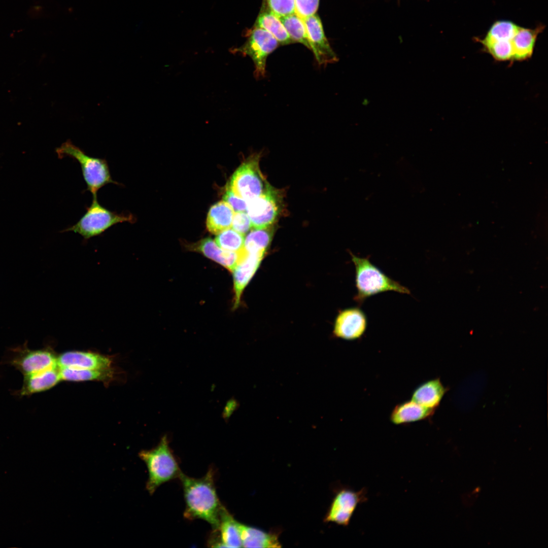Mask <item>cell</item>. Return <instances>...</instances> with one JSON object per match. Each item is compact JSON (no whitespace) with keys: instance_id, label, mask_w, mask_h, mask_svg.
I'll use <instances>...</instances> for the list:
<instances>
[{"instance_id":"d6a6232c","label":"cell","mask_w":548,"mask_h":548,"mask_svg":"<svg viewBox=\"0 0 548 548\" xmlns=\"http://www.w3.org/2000/svg\"><path fill=\"white\" fill-rule=\"evenodd\" d=\"M223 200L229 204L234 212H244L247 210L248 202L236 195L227 187L223 196Z\"/></svg>"},{"instance_id":"f1b7e54d","label":"cell","mask_w":548,"mask_h":548,"mask_svg":"<svg viewBox=\"0 0 548 548\" xmlns=\"http://www.w3.org/2000/svg\"><path fill=\"white\" fill-rule=\"evenodd\" d=\"M215 241L222 249L237 252L243 248L245 238L244 235L229 228L218 234Z\"/></svg>"},{"instance_id":"1f68e13d","label":"cell","mask_w":548,"mask_h":548,"mask_svg":"<svg viewBox=\"0 0 548 548\" xmlns=\"http://www.w3.org/2000/svg\"><path fill=\"white\" fill-rule=\"evenodd\" d=\"M231 227L233 230L244 235L252 228L248 214L244 212L234 214Z\"/></svg>"},{"instance_id":"9c48e42d","label":"cell","mask_w":548,"mask_h":548,"mask_svg":"<svg viewBox=\"0 0 548 548\" xmlns=\"http://www.w3.org/2000/svg\"><path fill=\"white\" fill-rule=\"evenodd\" d=\"M366 493L365 488L358 491L346 487L337 490L325 516L324 522L348 526L358 505L367 500Z\"/></svg>"},{"instance_id":"52a82bcc","label":"cell","mask_w":548,"mask_h":548,"mask_svg":"<svg viewBox=\"0 0 548 548\" xmlns=\"http://www.w3.org/2000/svg\"><path fill=\"white\" fill-rule=\"evenodd\" d=\"M276 39L266 30L253 26L247 33V39L241 46L234 49V52L250 57L254 66L256 78L264 77L266 60L279 46Z\"/></svg>"},{"instance_id":"277c9868","label":"cell","mask_w":548,"mask_h":548,"mask_svg":"<svg viewBox=\"0 0 548 548\" xmlns=\"http://www.w3.org/2000/svg\"><path fill=\"white\" fill-rule=\"evenodd\" d=\"M56 152L60 159L69 157L79 162L87 186L85 190L89 191L93 197H97L98 191L108 184L122 185L112 179L106 159L88 155L70 140L63 143Z\"/></svg>"},{"instance_id":"4fadbf2b","label":"cell","mask_w":548,"mask_h":548,"mask_svg":"<svg viewBox=\"0 0 548 548\" xmlns=\"http://www.w3.org/2000/svg\"><path fill=\"white\" fill-rule=\"evenodd\" d=\"M265 252L250 253L243 248L239 260L233 270L234 299L233 308L239 305L242 294L259 268Z\"/></svg>"},{"instance_id":"ba28073f","label":"cell","mask_w":548,"mask_h":548,"mask_svg":"<svg viewBox=\"0 0 548 548\" xmlns=\"http://www.w3.org/2000/svg\"><path fill=\"white\" fill-rule=\"evenodd\" d=\"M10 351L6 363L18 370L23 376L57 367V357L48 349L31 350L24 344Z\"/></svg>"},{"instance_id":"ac0fdd59","label":"cell","mask_w":548,"mask_h":548,"mask_svg":"<svg viewBox=\"0 0 548 548\" xmlns=\"http://www.w3.org/2000/svg\"><path fill=\"white\" fill-rule=\"evenodd\" d=\"M213 531L221 547H242L238 522L234 519L223 505L220 511L218 529Z\"/></svg>"},{"instance_id":"9a60e30c","label":"cell","mask_w":548,"mask_h":548,"mask_svg":"<svg viewBox=\"0 0 548 548\" xmlns=\"http://www.w3.org/2000/svg\"><path fill=\"white\" fill-rule=\"evenodd\" d=\"M189 248L191 250L202 253L232 272L237 264L241 256V250L233 252L223 250L209 237L191 245Z\"/></svg>"},{"instance_id":"3957f363","label":"cell","mask_w":548,"mask_h":548,"mask_svg":"<svg viewBox=\"0 0 548 548\" xmlns=\"http://www.w3.org/2000/svg\"><path fill=\"white\" fill-rule=\"evenodd\" d=\"M169 442L167 436L165 435L155 448L142 451L139 454L148 469L146 489L150 494L162 484L179 478L182 473Z\"/></svg>"},{"instance_id":"d4e9b609","label":"cell","mask_w":548,"mask_h":548,"mask_svg":"<svg viewBox=\"0 0 548 548\" xmlns=\"http://www.w3.org/2000/svg\"><path fill=\"white\" fill-rule=\"evenodd\" d=\"M280 19L292 40L302 44L311 50L303 20L295 12L280 17Z\"/></svg>"},{"instance_id":"4316f807","label":"cell","mask_w":548,"mask_h":548,"mask_svg":"<svg viewBox=\"0 0 548 548\" xmlns=\"http://www.w3.org/2000/svg\"><path fill=\"white\" fill-rule=\"evenodd\" d=\"M520 27L508 21L495 22L488 31L485 41H511Z\"/></svg>"},{"instance_id":"5b68a950","label":"cell","mask_w":548,"mask_h":548,"mask_svg":"<svg viewBox=\"0 0 548 548\" xmlns=\"http://www.w3.org/2000/svg\"><path fill=\"white\" fill-rule=\"evenodd\" d=\"M86 210L85 213L76 223L61 232L72 231L87 240L101 235L117 224L123 222L133 224L136 220L135 217L129 212L119 213L103 207L98 202L97 197H93L90 206L86 207Z\"/></svg>"},{"instance_id":"603a6c76","label":"cell","mask_w":548,"mask_h":548,"mask_svg":"<svg viewBox=\"0 0 548 548\" xmlns=\"http://www.w3.org/2000/svg\"><path fill=\"white\" fill-rule=\"evenodd\" d=\"M542 28L534 29L520 27L511 40L513 49L512 61H524L533 54L536 38Z\"/></svg>"},{"instance_id":"7402d4cb","label":"cell","mask_w":548,"mask_h":548,"mask_svg":"<svg viewBox=\"0 0 548 548\" xmlns=\"http://www.w3.org/2000/svg\"><path fill=\"white\" fill-rule=\"evenodd\" d=\"M234 211L224 200L220 201L210 209L207 218V227L211 233L218 234L230 228Z\"/></svg>"},{"instance_id":"4dcf8cb0","label":"cell","mask_w":548,"mask_h":548,"mask_svg":"<svg viewBox=\"0 0 548 548\" xmlns=\"http://www.w3.org/2000/svg\"><path fill=\"white\" fill-rule=\"evenodd\" d=\"M320 0H295V13L302 19L316 14Z\"/></svg>"},{"instance_id":"d6986e66","label":"cell","mask_w":548,"mask_h":548,"mask_svg":"<svg viewBox=\"0 0 548 548\" xmlns=\"http://www.w3.org/2000/svg\"><path fill=\"white\" fill-rule=\"evenodd\" d=\"M18 394L28 396L49 390L61 380L58 367L40 373L25 375Z\"/></svg>"},{"instance_id":"7c38bea8","label":"cell","mask_w":548,"mask_h":548,"mask_svg":"<svg viewBox=\"0 0 548 548\" xmlns=\"http://www.w3.org/2000/svg\"><path fill=\"white\" fill-rule=\"evenodd\" d=\"M303 20L311 50L318 63L326 65L337 61V56L330 46L325 35L322 23L319 16L315 14Z\"/></svg>"},{"instance_id":"7a4b0ae2","label":"cell","mask_w":548,"mask_h":548,"mask_svg":"<svg viewBox=\"0 0 548 548\" xmlns=\"http://www.w3.org/2000/svg\"><path fill=\"white\" fill-rule=\"evenodd\" d=\"M355 267V285L357 290L354 300L361 305L368 297L389 291L410 294V290L389 278L372 264L367 257H359L350 252Z\"/></svg>"},{"instance_id":"cb8c5ba5","label":"cell","mask_w":548,"mask_h":548,"mask_svg":"<svg viewBox=\"0 0 548 548\" xmlns=\"http://www.w3.org/2000/svg\"><path fill=\"white\" fill-rule=\"evenodd\" d=\"M273 230L270 226L266 228L254 229L245 239L244 248L248 252H266L270 244Z\"/></svg>"},{"instance_id":"8fae6325","label":"cell","mask_w":548,"mask_h":548,"mask_svg":"<svg viewBox=\"0 0 548 548\" xmlns=\"http://www.w3.org/2000/svg\"><path fill=\"white\" fill-rule=\"evenodd\" d=\"M367 327V318L359 307H353L341 311L334 323V335L347 340L361 338Z\"/></svg>"},{"instance_id":"836d02e7","label":"cell","mask_w":548,"mask_h":548,"mask_svg":"<svg viewBox=\"0 0 548 548\" xmlns=\"http://www.w3.org/2000/svg\"><path fill=\"white\" fill-rule=\"evenodd\" d=\"M237 402L233 400H231L227 403L223 412L224 418L229 417L236 408Z\"/></svg>"},{"instance_id":"ffe728a7","label":"cell","mask_w":548,"mask_h":548,"mask_svg":"<svg viewBox=\"0 0 548 548\" xmlns=\"http://www.w3.org/2000/svg\"><path fill=\"white\" fill-rule=\"evenodd\" d=\"M254 26L261 28L268 31L276 39L280 45H286L294 43L280 17L263 4Z\"/></svg>"},{"instance_id":"8992f818","label":"cell","mask_w":548,"mask_h":548,"mask_svg":"<svg viewBox=\"0 0 548 548\" xmlns=\"http://www.w3.org/2000/svg\"><path fill=\"white\" fill-rule=\"evenodd\" d=\"M259 154L250 156L233 174L226 187L247 202L260 196L269 184L259 168Z\"/></svg>"},{"instance_id":"5bb4252c","label":"cell","mask_w":548,"mask_h":548,"mask_svg":"<svg viewBox=\"0 0 548 548\" xmlns=\"http://www.w3.org/2000/svg\"><path fill=\"white\" fill-rule=\"evenodd\" d=\"M58 368H74L94 370L109 369L111 361L101 355L90 352L71 351L57 358Z\"/></svg>"},{"instance_id":"f546056e","label":"cell","mask_w":548,"mask_h":548,"mask_svg":"<svg viewBox=\"0 0 548 548\" xmlns=\"http://www.w3.org/2000/svg\"><path fill=\"white\" fill-rule=\"evenodd\" d=\"M263 4L279 17L295 12V0H263Z\"/></svg>"},{"instance_id":"30bf717a","label":"cell","mask_w":548,"mask_h":548,"mask_svg":"<svg viewBox=\"0 0 548 548\" xmlns=\"http://www.w3.org/2000/svg\"><path fill=\"white\" fill-rule=\"evenodd\" d=\"M280 197L269 185L259 196L248 201L247 214L254 229L270 226L280 211Z\"/></svg>"},{"instance_id":"2e32d148","label":"cell","mask_w":548,"mask_h":548,"mask_svg":"<svg viewBox=\"0 0 548 548\" xmlns=\"http://www.w3.org/2000/svg\"><path fill=\"white\" fill-rule=\"evenodd\" d=\"M434 411L411 399L396 405L390 413V421L396 425H406L430 419Z\"/></svg>"},{"instance_id":"83f0119b","label":"cell","mask_w":548,"mask_h":548,"mask_svg":"<svg viewBox=\"0 0 548 548\" xmlns=\"http://www.w3.org/2000/svg\"><path fill=\"white\" fill-rule=\"evenodd\" d=\"M479 41L486 51L496 61H512L513 49L511 41Z\"/></svg>"},{"instance_id":"44dd1931","label":"cell","mask_w":548,"mask_h":548,"mask_svg":"<svg viewBox=\"0 0 548 548\" xmlns=\"http://www.w3.org/2000/svg\"><path fill=\"white\" fill-rule=\"evenodd\" d=\"M242 547H280L278 536L238 522Z\"/></svg>"},{"instance_id":"6da1fadb","label":"cell","mask_w":548,"mask_h":548,"mask_svg":"<svg viewBox=\"0 0 548 548\" xmlns=\"http://www.w3.org/2000/svg\"><path fill=\"white\" fill-rule=\"evenodd\" d=\"M179 478L182 485L186 505L184 516L189 520H204L211 525L213 530H217L223 505L217 494L213 469L210 468L201 478L189 477L183 472Z\"/></svg>"},{"instance_id":"484cf974","label":"cell","mask_w":548,"mask_h":548,"mask_svg":"<svg viewBox=\"0 0 548 548\" xmlns=\"http://www.w3.org/2000/svg\"><path fill=\"white\" fill-rule=\"evenodd\" d=\"M61 380L85 381L106 378L108 370H94L74 368H58Z\"/></svg>"},{"instance_id":"e0dca14e","label":"cell","mask_w":548,"mask_h":548,"mask_svg":"<svg viewBox=\"0 0 548 548\" xmlns=\"http://www.w3.org/2000/svg\"><path fill=\"white\" fill-rule=\"evenodd\" d=\"M447 390L439 378L429 380L415 389L411 399L423 406L435 410Z\"/></svg>"}]
</instances>
